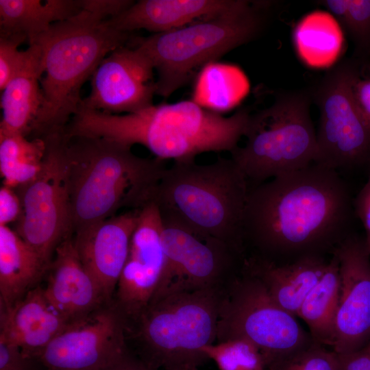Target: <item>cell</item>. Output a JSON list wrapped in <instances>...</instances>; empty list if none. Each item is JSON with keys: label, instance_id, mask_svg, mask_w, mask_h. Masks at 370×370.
Segmentation results:
<instances>
[{"label": "cell", "instance_id": "obj_25", "mask_svg": "<svg viewBox=\"0 0 370 370\" xmlns=\"http://www.w3.org/2000/svg\"><path fill=\"white\" fill-rule=\"evenodd\" d=\"M339 266L334 253L317 284L304 299L298 312L314 343L332 347L339 297Z\"/></svg>", "mask_w": 370, "mask_h": 370}, {"label": "cell", "instance_id": "obj_6", "mask_svg": "<svg viewBox=\"0 0 370 370\" xmlns=\"http://www.w3.org/2000/svg\"><path fill=\"white\" fill-rule=\"evenodd\" d=\"M225 288L169 294L150 301L127 323V341L151 370H199L209 360L205 347L216 343Z\"/></svg>", "mask_w": 370, "mask_h": 370}, {"label": "cell", "instance_id": "obj_24", "mask_svg": "<svg viewBox=\"0 0 370 370\" xmlns=\"http://www.w3.org/2000/svg\"><path fill=\"white\" fill-rule=\"evenodd\" d=\"M80 0H0V36H18L29 45L56 23L80 12Z\"/></svg>", "mask_w": 370, "mask_h": 370}, {"label": "cell", "instance_id": "obj_14", "mask_svg": "<svg viewBox=\"0 0 370 370\" xmlns=\"http://www.w3.org/2000/svg\"><path fill=\"white\" fill-rule=\"evenodd\" d=\"M154 71L151 61L139 48L125 45L114 49L93 73L90 92L82 99L79 109L121 114L153 105Z\"/></svg>", "mask_w": 370, "mask_h": 370}, {"label": "cell", "instance_id": "obj_29", "mask_svg": "<svg viewBox=\"0 0 370 370\" xmlns=\"http://www.w3.org/2000/svg\"><path fill=\"white\" fill-rule=\"evenodd\" d=\"M339 21L353 40L356 52L370 55V0H325L317 1Z\"/></svg>", "mask_w": 370, "mask_h": 370}, {"label": "cell", "instance_id": "obj_7", "mask_svg": "<svg viewBox=\"0 0 370 370\" xmlns=\"http://www.w3.org/2000/svg\"><path fill=\"white\" fill-rule=\"evenodd\" d=\"M269 4L239 0L211 18L146 37L132 36L127 45L149 57L158 74L156 95L167 98L206 65L255 39L265 25Z\"/></svg>", "mask_w": 370, "mask_h": 370}, {"label": "cell", "instance_id": "obj_38", "mask_svg": "<svg viewBox=\"0 0 370 370\" xmlns=\"http://www.w3.org/2000/svg\"><path fill=\"white\" fill-rule=\"evenodd\" d=\"M337 354L338 370H370V352L365 348Z\"/></svg>", "mask_w": 370, "mask_h": 370}, {"label": "cell", "instance_id": "obj_19", "mask_svg": "<svg viewBox=\"0 0 370 370\" xmlns=\"http://www.w3.org/2000/svg\"><path fill=\"white\" fill-rule=\"evenodd\" d=\"M0 309V337L17 345L32 360L72 323L52 306L40 286L11 308Z\"/></svg>", "mask_w": 370, "mask_h": 370}, {"label": "cell", "instance_id": "obj_26", "mask_svg": "<svg viewBox=\"0 0 370 370\" xmlns=\"http://www.w3.org/2000/svg\"><path fill=\"white\" fill-rule=\"evenodd\" d=\"M294 41L300 58L313 67H325L338 57L343 43L341 25L329 13L314 12L297 24Z\"/></svg>", "mask_w": 370, "mask_h": 370}, {"label": "cell", "instance_id": "obj_8", "mask_svg": "<svg viewBox=\"0 0 370 370\" xmlns=\"http://www.w3.org/2000/svg\"><path fill=\"white\" fill-rule=\"evenodd\" d=\"M310 104L306 92H286L270 106L251 113L245 144L230 153L249 187L314 162L317 134Z\"/></svg>", "mask_w": 370, "mask_h": 370}, {"label": "cell", "instance_id": "obj_39", "mask_svg": "<svg viewBox=\"0 0 370 370\" xmlns=\"http://www.w3.org/2000/svg\"><path fill=\"white\" fill-rule=\"evenodd\" d=\"M101 370H151L130 350L112 365Z\"/></svg>", "mask_w": 370, "mask_h": 370}, {"label": "cell", "instance_id": "obj_22", "mask_svg": "<svg viewBox=\"0 0 370 370\" xmlns=\"http://www.w3.org/2000/svg\"><path fill=\"white\" fill-rule=\"evenodd\" d=\"M28 49L25 64L1 91L0 134H18L28 138L42 105L41 50L36 43Z\"/></svg>", "mask_w": 370, "mask_h": 370}, {"label": "cell", "instance_id": "obj_31", "mask_svg": "<svg viewBox=\"0 0 370 370\" xmlns=\"http://www.w3.org/2000/svg\"><path fill=\"white\" fill-rule=\"evenodd\" d=\"M269 370H338L337 354L325 346L312 343Z\"/></svg>", "mask_w": 370, "mask_h": 370}, {"label": "cell", "instance_id": "obj_9", "mask_svg": "<svg viewBox=\"0 0 370 370\" xmlns=\"http://www.w3.org/2000/svg\"><path fill=\"white\" fill-rule=\"evenodd\" d=\"M227 341L254 347L268 368L314 343L296 317L243 271L226 288L220 309L216 343Z\"/></svg>", "mask_w": 370, "mask_h": 370}, {"label": "cell", "instance_id": "obj_17", "mask_svg": "<svg viewBox=\"0 0 370 370\" xmlns=\"http://www.w3.org/2000/svg\"><path fill=\"white\" fill-rule=\"evenodd\" d=\"M140 209L127 210L73 234L77 254L108 303L126 263Z\"/></svg>", "mask_w": 370, "mask_h": 370}, {"label": "cell", "instance_id": "obj_36", "mask_svg": "<svg viewBox=\"0 0 370 370\" xmlns=\"http://www.w3.org/2000/svg\"><path fill=\"white\" fill-rule=\"evenodd\" d=\"M353 207L356 217L363 225L365 246L370 254V172L366 184L353 200Z\"/></svg>", "mask_w": 370, "mask_h": 370}, {"label": "cell", "instance_id": "obj_5", "mask_svg": "<svg viewBox=\"0 0 370 370\" xmlns=\"http://www.w3.org/2000/svg\"><path fill=\"white\" fill-rule=\"evenodd\" d=\"M249 185L233 161L174 162L165 168L153 202L164 222L222 241L245 256L242 230Z\"/></svg>", "mask_w": 370, "mask_h": 370}, {"label": "cell", "instance_id": "obj_21", "mask_svg": "<svg viewBox=\"0 0 370 370\" xmlns=\"http://www.w3.org/2000/svg\"><path fill=\"white\" fill-rule=\"evenodd\" d=\"M330 257L307 258L283 264L245 257L242 271L258 280L280 306L297 317L301 304L323 276Z\"/></svg>", "mask_w": 370, "mask_h": 370}, {"label": "cell", "instance_id": "obj_4", "mask_svg": "<svg viewBox=\"0 0 370 370\" xmlns=\"http://www.w3.org/2000/svg\"><path fill=\"white\" fill-rule=\"evenodd\" d=\"M132 37L108 19L82 10L40 35L33 44L39 45L42 53L43 101L28 138L62 132L80 108L83 84L104 58L127 45Z\"/></svg>", "mask_w": 370, "mask_h": 370}, {"label": "cell", "instance_id": "obj_11", "mask_svg": "<svg viewBox=\"0 0 370 370\" xmlns=\"http://www.w3.org/2000/svg\"><path fill=\"white\" fill-rule=\"evenodd\" d=\"M359 74L356 62L344 61L330 69L314 90L320 114L315 164L337 171L370 166V128L352 95Z\"/></svg>", "mask_w": 370, "mask_h": 370}, {"label": "cell", "instance_id": "obj_20", "mask_svg": "<svg viewBox=\"0 0 370 370\" xmlns=\"http://www.w3.org/2000/svg\"><path fill=\"white\" fill-rule=\"evenodd\" d=\"M239 0H140L108 19L118 30L159 34L209 18L234 8Z\"/></svg>", "mask_w": 370, "mask_h": 370}, {"label": "cell", "instance_id": "obj_34", "mask_svg": "<svg viewBox=\"0 0 370 370\" xmlns=\"http://www.w3.org/2000/svg\"><path fill=\"white\" fill-rule=\"evenodd\" d=\"M134 3L131 0H80L82 10L103 20L116 16Z\"/></svg>", "mask_w": 370, "mask_h": 370}, {"label": "cell", "instance_id": "obj_10", "mask_svg": "<svg viewBox=\"0 0 370 370\" xmlns=\"http://www.w3.org/2000/svg\"><path fill=\"white\" fill-rule=\"evenodd\" d=\"M46 143L38 175L15 190L23 212L16 233L49 267L58 245L73 236L66 138L63 132L41 138Z\"/></svg>", "mask_w": 370, "mask_h": 370}, {"label": "cell", "instance_id": "obj_23", "mask_svg": "<svg viewBox=\"0 0 370 370\" xmlns=\"http://www.w3.org/2000/svg\"><path fill=\"white\" fill-rule=\"evenodd\" d=\"M48 268L14 230L0 226V308H11L20 301Z\"/></svg>", "mask_w": 370, "mask_h": 370}, {"label": "cell", "instance_id": "obj_2", "mask_svg": "<svg viewBox=\"0 0 370 370\" xmlns=\"http://www.w3.org/2000/svg\"><path fill=\"white\" fill-rule=\"evenodd\" d=\"M250 115L243 108L225 116L193 99L124 114L81 108L64 132L69 137L103 138L130 147L138 144L162 161H188L206 152L231 153L244 136Z\"/></svg>", "mask_w": 370, "mask_h": 370}, {"label": "cell", "instance_id": "obj_1", "mask_svg": "<svg viewBox=\"0 0 370 370\" xmlns=\"http://www.w3.org/2000/svg\"><path fill=\"white\" fill-rule=\"evenodd\" d=\"M353 199L337 171L312 163L249 187L245 257L277 264L330 257L351 234Z\"/></svg>", "mask_w": 370, "mask_h": 370}, {"label": "cell", "instance_id": "obj_12", "mask_svg": "<svg viewBox=\"0 0 370 370\" xmlns=\"http://www.w3.org/2000/svg\"><path fill=\"white\" fill-rule=\"evenodd\" d=\"M162 223L164 266L151 300L177 292L225 288L241 273L245 257L225 243Z\"/></svg>", "mask_w": 370, "mask_h": 370}, {"label": "cell", "instance_id": "obj_13", "mask_svg": "<svg viewBox=\"0 0 370 370\" xmlns=\"http://www.w3.org/2000/svg\"><path fill=\"white\" fill-rule=\"evenodd\" d=\"M127 321L113 301L71 323L36 357L47 370H101L129 351Z\"/></svg>", "mask_w": 370, "mask_h": 370}, {"label": "cell", "instance_id": "obj_27", "mask_svg": "<svg viewBox=\"0 0 370 370\" xmlns=\"http://www.w3.org/2000/svg\"><path fill=\"white\" fill-rule=\"evenodd\" d=\"M248 90V80L241 69L213 62L197 75L192 99L207 110L221 114L235 106Z\"/></svg>", "mask_w": 370, "mask_h": 370}, {"label": "cell", "instance_id": "obj_40", "mask_svg": "<svg viewBox=\"0 0 370 370\" xmlns=\"http://www.w3.org/2000/svg\"><path fill=\"white\" fill-rule=\"evenodd\" d=\"M365 347L370 352V341Z\"/></svg>", "mask_w": 370, "mask_h": 370}, {"label": "cell", "instance_id": "obj_33", "mask_svg": "<svg viewBox=\"0 0 370 370\" xmlns=\"http://www.w3.org/2000/svg\"><path fill=\"white\" fill-rule=\"evenodd\" d=\"M22 212V201L16 190L3 184L0 188V226L16 223Z\"/></svg>", "mask_w": 370, "mask_h": 370}, {"label": "cell", "instance_id": "obj_15", "mask_svg": "<svg viewBox=\"0 0 370 370\" xmlns=\"http://www.w3.org/2000/svg\"><path fill=\"white\" fill-rule=\"evenodd\" d=\"M339 266V297L332 349L344 354L370 341V254L365 238L348 236L334 252Z\"/></svg>", "mask_w": 370, "mask_h": 370}, {"label": "cell", "instance_id": "obj_32", "mask_svg": "<svg viewBox=\"0 0 370 370\" xmlns=\"http://www.w3.org/2000/svg\"><path fill=\"white\" fill-rule=\"evenodd\" d=\"M27 41L18 36H0V90L23 66L29 56V49L19 51L18 46Z\"/></svg>", "mask_w": 370, "mask_h": 370}, {"label": "cell", "instance_id": "obj_28", "mask_svg": "<svg viewBox=\"0 0 370 370\" xmlns=\"http://www.w3.org/2000/svg\"><path fill=\"white\" fill-rule=\"evenodd\" d=\"M46 143L41 138L0 134V173L3 184L16 188L33 180L41 170Z\"/></svg>", "mask_w": 370, "mask_h": 370}, {"label": "cell", "instance_id": "obj_30", "mask_svg": "<svg viewBox=\"0 0 370 370\" xmlns=\"http://www.w3.org/2000/svg\"><path fill=\"white\" fill-rule=\"evenodd\" d=\"M204 351L220 370H263L264 367L258 351L241 341L215 343Z\"/></svg>", "mask_w": 370, "mask_h": 370}, {"label": "cell", "instance_id": "obj_35", "mask_svg": "<svg viewBox=\"0 0 370 370\" xmlns=\"http://www.w3.org/2000/svg\"><path fill=\"white\" fill-rule=\"evenodd\" d=\"M32 360L17 345L0 337V370H29Z\"/></svg>", "mask_w": 370, "mask_h": 370}, {"label": "cell", "instance_id": "obj_3", "mask_svg": "<svg viewBox=\"0 0 370 370\" xmlns=\"http://www.w3.org/2000/svg\"><path fill=\"white\" fill-rule=\"evenodd\" d=\"M64 136L73 234L153 201L166 168L162 160L103 138Z\"/></svg>", "mask_w": 370, "mask_h": 370}, {"label": "cell", "instance_id": "obj_16", "mask_svg": "<svg viewBox=\"0 0 370 370\" xmlns=\"http://www.w3.org/2000/svg\"><path fill=\"white\" fill-rule=\"evenodd\" d=\"M163 223L157 205L142 208L133 232L128 257L119 278L113 303L127 322L151 301L164 266Z\"/></svg>", "mask_w": 370, "mask_h": 370}, {"label": "cell", "instance_id": "obj_37", "mask_svg": "<svg viewBox=\"0 0 370 370\" xmlns=\"http://www.w3.org/2000/svg\"><path fill=\"white\" fill-rule=\"evenodd\" d=\"M352 95L360 114L370 128V78H362L360 73L353 83Z\"/></svg>", "mask_w": 370, "mask_h": 370}, {"label": "cell", "instance_id": "obj_18", "mask_svg": "<svg viewBox=\"0 0 370 370\" xmlns=\"http://www.w3.org/2000/svg\"><path fill=\"white\" fill-rule=\"evenodd\" d=\"M47 274L45 295L52 306L71 323L110 304L82 264L73 236L65 239L56 248Z\"/></svg>", "mask_w": 370, "mask_h": 370}]
</instances>
